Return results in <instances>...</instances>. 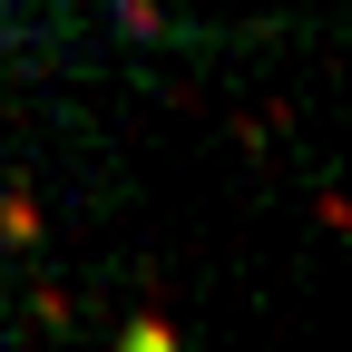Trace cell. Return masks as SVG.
Returning <instances> with one entry per match:
<instances>
[{"instance_id":"obj_1","label":"cell","mask_w":352,"mask_h":352,"mask_svg":"<svg viewBox=\"0 0 352 352\" xmlns=\"http://www.w3.org/2000/svg\"><path fill=\"white\" fill-rule=\"evenodd\" d=\"M127 352H176V342H166L157 323H138V333H127Z\"/></svg>"}]
</instances>
